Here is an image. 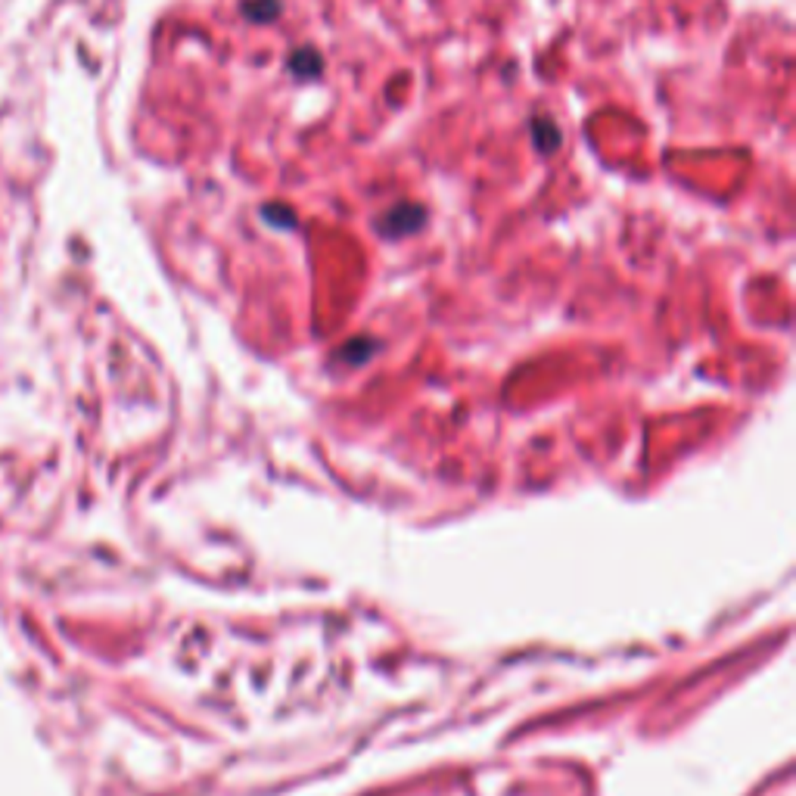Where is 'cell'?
I'll list each match as a JSON object with an SVG mask.
<instances>
[{"mask_svg": "<svg viewBox=\"0 0 796 796\" xmlns=\"http://www.w3.org/2000/svg\"><path fill=\"white\" fill-rule=\"evenodd\" d=\"M423 221H427V209H420L414 203H398L383 218H377V230L383 236H389V240H398V236L417 234L423 228Z\"/></svg>", "mask_w": 796, "mask_h": 796, "instance_id": "cell-1", "label": "cell"}, {"mask_svg": "<svg viewBox=\"0 0 796 796\" xmlns=\"http://www.w3.org/2000/svg\"><path fill=\"white\" fill-rule=\"evenodd\" d=\"M290 69H293V75H296V79H318L320 69H324V60H320V56L314 54L311 47H302V50H296V54H293Z\"/></svg>", "mask_w": 796, "mask_h": 796, "instance_id": "cell-2", "label": "cell"}, {"mask_svg": "<svg viewBox=\"0 0 796 796\" xmlns=\"http://www.w3.org/2000/svg\"><path fill=\"white\" fill-rule=\"evenodd\" d=\"M532 134H535V146L542 153H554L557 146H560V140H563L560 128H557L551 119H535V121H532Z\"/></svg>", "mask_w": 796, "mask_h": 796, "instance_id": "cell-3", "label": "cell"}, {"mask_svg": "<svg viewBox=\"0 0 796 796\" xmlns=\"http://www.w3.org/2000/svg\"><path fill=\"white\" fill-rule=\"evenodd\" d=\"M243 12H246L253 22H271V19L280 12V0H249V4L243 6Z\"/></svg>", "mask_w": 796, "mask_h": 796, "instance_id": "cell-4", "label": "cell"}, {"mask_svg": "<svg viewBox=\"0 0 796 796\" xmlns=\"http://www.w3.org/2000/svg\"><path fill=\"white\" fill-rule=\"evenodd\" d=\"M265 211V218H271V221H284L280 224V228H293V224H296V218H293V211L290 209H280V205H268V209H261Z\"/></svg>", "mask_w": 796, "mask_h": 796, "instance_id": "cell-5", "label": "cell"}]
</instances>
